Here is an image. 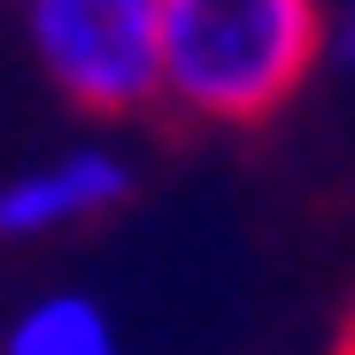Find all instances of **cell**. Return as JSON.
Segmentation results:
<instances>
[{
    "mask_svg": "<svg viewBox=\"0 0 355 355\" xmlns=\"http://www.w3.org/2000/svg\"><path fill=\"white\" fill-rule=\"evenodd\" d=\"M24 24L70 108L139 116L162 101V0H24Z\"/></svg>",
    "mask_w": 355,
    "mask_h": 355,
    "instance_id": "7a4b0ae2",
    "label": "cell"
},
{
    "mask_svg": "<svg viewBox=\"0 0 355 355\" xmlns=\"http://www.w3.org/2000/svg\"><path fill=\"white\" fill-rule=\"evenodd\" d=\"M8 355H116V332L85 293H54L8 332Z\"/></svg>",
    "mask_w": 355,
    "mask_h": 355,
    "instance_id": "277c9868",
    "label": "cell"
},
{
    "mask_svg": "<svg viewBox=\"0 0 355 355\" xmlns=\"http://www.w3.org/2000/svg\"><path fill=\"white\" fill-rule=\"evenodd\" d=\"M332 355H355V309L340 317V340H332Z\"/></svg>",
    "mask_w": 355,
    "mask_h": 355,
    "instance_id": "5b68a950",
    "label": "cell"
},
{
    "mask_svg": "<svg viewBox=\"0 0 355 355\" xmlns=\"http://www.w3.org/2000/svg\"><path fill=\"white\" fill-rule=\"evenodd\" d=\"M124 186H132V170L116 155H70L54 170H24V178L0 186V232H8V240H31V232L85 224L108 201H124Z\"/></svg>",
    "mask_w": 355,
    "mask_h": 355,
    "instance_id": "3957f363",
    "label": "cell"
},
{
    "mask_svg": "<svg viewBox=\"0 0 355 355\" xmlns=\"http://www.w3.org/2000/svg\"><path fill=\"white\" fill-rule=\"evenodd\" d=\"M317 54L324 0H162V101L186 124H270Z\"/></svg>",
    "mask_w": 355,
    "mask_h": 355,
    "instance_id": "6da1fadb",
    "label": "cell"
},
{
    "mask_svg": "<svg viewBox=\"0 0 355 355\" xmlns=\"http://www.w3.org/2000/svg\"><path fill=\"white\" fill-rule=\"evenodd\" d=\"M347 54H355V16H347Z\"/></svg>",
    "mask_w": 355,
    "mask_h": 355,
    "instance_id": "8992f818",
    "label": "cell"
}]
</instances>
